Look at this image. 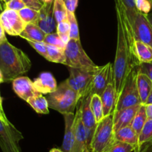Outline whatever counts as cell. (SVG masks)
<instances>
[{
  "label": "cell",
  "instance_id": "cell-1",
  "mask_svg": "<svg viewBox=\"0 0 152 152\" xmlns=\"http://www.w3.org/2000/svg\"><path fill=\"white\" fill-rule=\"evenodd\" d=\"M115 8L117 19V45L115 61L113 64V84L116 101L128 74L140 63L136 52L134 31L127 16L126 9L120 0H115Z\"/></svg>",
  "mask_w": 152,
  "mask_h": 152
},
{
  "label": "cell",
  "instance_id": "cell-2",
  "mask_svg": "<svg viewBox=\"0 0 152 152\" xmlns=\"http://www.w3.org/2000/svg\"><path fill=\"white\" fill-rule=\"evenodd\" d=\"M31 67V62L28 55L21 49L8 41L0 43V70L4 82H11L25 73Z\"/></svg>",
  "mask_w": 152,
  "mask_h": 152
},
{
  "label": "cell",
  "instance_id": "cell-3",
  "mask_svg": "<svg viewBox=\"0 0 152 152\" xmlns=\"http://www.w3.org/2000/svg\"><path fill=\"white\" fill-rule=\"evenodd\" d=\"M49 107L58 111L63 115L74 113L78 102H80L78 93L72 90L63 81L57 90L46 97Z\"/></svg>",
  "mask_w": 152,
  "mask_h": 152
},
{
  "label": "cell",
  "instance_id": "cell-4",
  "mask_svg": "<svg viewBox=\"0 0 152 152\" xmlns=\"http://www.w3.org/2000/svg\"><path fill=\"white\" fill-rule=\"evenodd\" d=\"M66 64L68 67L95 72L100 66L94 64L81 46V40L70 39L65 48Z\"/></svg>",
  "mask_w": 152,
  "mask_h": 152
},
{
  "label": "cell",
  "instance_id": "cell-5",
  "mask_svg": "<svg viewBox=\"0 0 152 152\" xmlns=\"http://www.w3.org/2000/svg\"><path fill=\"white\" fill-rule=\"evenodd\" d=\"M116 141L112 113L97 124L90 145V152H107Z\"/></svg>",
  "mask_w": 152,
  "mask_h": 152
},
{
  "label": "cell",
  "instance_id": "cell-6",
  "mask_svg": "<svg viewBox=\"0 0 152 152\" xmlns=\"http://www.w3.org/2000/svg\"><path fill=\"white\" fill-rule=\"evenodd\" d=\"M139 66L133 69L131 72L128 74L123 89L116 101L113 112L121 110L129 107L142 104L137 84V75L139 73Z\"/></svg>",
  "mask_w": 152,
  "mask_h": 152
},
{
  "label": "cell",
  "instance_id": "cell-7",
  "mask_svg": "<svg viewBox=\"0 0 152 152\" xmlns=\"http://www.w3.org/2000/svg\"><path fill=\"white\" fill-rule=\"evenodd\" d=\"M69 77L64 82L69 88L78 93L81 101L88 96V88L94 72H89L71 67H69Z\"/></svg>",
  "mask_w": 152,
  "mask_h": 152
},
{
  "label": "cell",
  "instance_id": "cell-8",
  "mask_svg": "<svg viewBox=\"0 0 152 152\" xmlns=\"http://www.w3.org/2000/svg\"><path fill=\"white\" fill-rule=\"evenodd\" d=\"M110 82H113V64L108 63L95 72L88 88V96H102Z\"/></svg>",
  "mask_w": 152,
  "mask_h": 152
},
{
  "label": "cell",
  "instance_id": "cell-9",
  "mask_svg": "<svg viewBox=\"0 0 152 152\" xmlns=\"http://www.w3.org/2000/svg\"><path fill=\"white\" fill-rule=\"evenodd\" d=\"M23 134L13 124H5L0 120V147H7L14 152H21L20 142Z\"/></svg>",
  "mask_w": 152,
  "mask_h": 152
},
{
  "label": "cell",
  "instance_id": "cell-10",
  "mask_svg": "<svg viewBox=\"0 0 152 152\" xmlns=\"http://www.w3.org/2000/svg\"><path fill=\"white\" fill-rule=\"evenodd\" d=\"M0 23L5 33L11 36H20L27 25L22 20L18 11L9 9H5L0 14Z\"/></svg>",
  "mask_w": 152,
  "mask_h": 152
},
{
  "label": "cell",
  "instance_id": "cell-11",
  "mask_svg": "<svg viewBox=\"0 0 152 152\" xmlns=\"http://www.w3.org/2000/svg\"><path fill=\"white\" fill-rule=\"evenodd\" d=\"M136 40H140L152 47V26L145 14L137 12L131 23Z\"/></svg>",
  "mask_w": 152,
  "mask_h": 152
},
{
  "label": "cell",
  "instance_id": "cell-12",
  "mask_svg": "<svg viewBox=\"0 0 152 152\" xmlns=\"http://www.w3.org/2000/svg\"><path fill=\"white\" fill-rule=\"evenodd\" d=\"M70 152H90L87 145L85 128L81 119V105L75 114V136Z\"/></svg>",
  "mask_w": 152,
  "mask_h": 152
},
{
  "label": "cell",
  "instance_id": "cell-13",
  "mask_svg": "<svg viewBox=\"0 0 152 152\" xmlns=\"http://www.w3.org/2000/svg\"><path fill=\"white\" fill-rule=\"evenodd\" d=\"M90 102H91V96H88L80 101V105L81 107V119H82L83 124L84 125L86 134H87V145H88L89 149H90V145L93 134L97 126L96 119L91 110Z\"/></svg>",
  "mask_w": 152,
  "mask_h": 152
},
{
  "label": "cell",
  "instance_id": "cell-14",
  "mask_svg": "<svg viewBox=\"0 0 152 152\" xmlns=\"http://www.w3.org/2000/svg\"><path fill=\"white\" fill-rule=\"evenodd\" d=\"M53 3L43 4L39 11V18L36 23L46 34L56 31L57 23L53 13Z\"/></svg>",
  "mask_w": 152,
  "mask_h": 152
},
{
  "label": "cell",
  "instance_id": "cell-15",
  "mask_svg": "<svg viewBox=\"0 0 152 152\" xmlns=\"http://www.w3.org/2000/svg\"><path fill=\"white\" fill-rule=\"evenodd\" d=\"M141 104L129 107L121 110L114 111L113 113V129L114 132L125 127L131 125L134 117L137 115Z\"/></svg>",
  "mask_w": 152,
  "mask_h": 152
},
{
  "label": "cell",
  "instance_id": "cell-16",
  "mask_svg": "<svg viewBox=\"0 0 152 152\" xmlns=\"http://www.w3.org/2000/svg\"><path fill=\"white\" fill-rule=\"evenodd\" d=\"M12 85L13 90L16 94L26 102L31 97L40 94L35 89L33 81L28 77H18L12 81Z\"/></svg>",
  "mask_w": 152,
  "mask_h": 152
},
{
  "label": "cell",
  "instance_id": "cell-17",
  "mask_svg": "<svg viewBox=\"0 0 152 152\" xmlns=\"http://www.w3.org/2000/svg\"><path fill=\"white\" fill-rule=\"evenodd\" d=\"M34 86L40 94H50L57 90V81L50 72H42L33 81Z\"/></svg>",
  "mask_w": 152,
  "mask_h": 152
},
{
  "label": "cell",
  "instance_id": "cell-18",
  "mask_svg": "<svg viewBox=\"0 0 152 152\" xmlns=\"http://www.w3.org/2000/svg\"><path fill=\"white\" fill-rule=\"evenodd\" d=\"M64 116L65 122V133L61 149L64 152H70L75 136V114L66 113Z\"/></svg>",
  "mask_w": 152,
  "mask_h": 152
},
{
  "label": "cell",
  "instance_id": "cell-19",
  "mask_svg": "<svg viewBox=\"0 0 152 152\" xmlns=\"http://www.w3.org/2000/svg\"><path fill=\"white\" fill-rule=\"evenodd\" d=\"M102 106H103L104 116H109L113 113L116 104V93L113 82H110L106 89L101 96Z\"/></svg>",
  "mask_w": 152,
  "mask_h": 152
},
{
  "label": "cell",
  "instance_id": "cell-20",
  "mask_svg": "<svg viewBox=\"0 0 152 152\" xmlns=\"http://www.w3.org/2000/svg\"><path fill=\"white\" fill-rule=\"evenodd\" d=\"M46 34L34 23H28L26 25L24 31L20 34V37L30 41L43 42Z\"/></svg>",
  "mask_w": 152,
  "mask_h": 152
},
{
  "label": "cell",
  "instance_id": "cell-21",
  "mask_svg": "<svg viewBox=\"0 0 152 152\" xmlns=\"http://www.w3.org/2000/svg\"><path fill=\"white\" fill-rule=\"evenodd\" d=\"M137 89L142 104H145L152 90V81L146 75L139 72L137 75Z\"/></svg>",
  "mask_w": 152,
  "mask_h": 152
},
{
  "label": "cell",
  "instance_id": "cell-22",
  "mask_svg": "<svg viewBox=\"0 0 152 152\" xmlns=\"http://www.w3.org/2000/svg\"><path fill=\"white\" fill-rule=\"evenodd\" d=\"M115 139L116 141L128 143L134 146V148L138 142V136L135 131L130 126L125 127L115 132Z\"/></svg>",
  "mask_w": 152,
  "mask_h": 152
},
{
  "label": "cell",
  "instance_id": "cell-23",
  "mask_svg": "<svg viewBox=\"0 0 152 152\" xmlns=\"http://www.w3.org/2000/svg\"><path fill=\"white\" fill-rule=\"evenodd\" d=\"M27 102L37 113L48 114L49 113V103L46 97L42 96V94L31 97L27 101Z\"/></svg>",
  "mask_w": 152,
  "mask_h": 152
},
{
  "label": "cell",
  "instance_id": "cell-24",
  "mask_svg": "<svg viewBox=\"0 0 152 152\" xmlns=\"http://www.w3.org/2000/svg\"><path fill=\"white\" fill-rule=\"evenodd\" d=\"M136 52H137V58L142 63H151L152 62V47L146 43L140 40L135 41Z\"/></svg>",
  "mask_w": 152,
  "mask_h": 152
},
{
  "label": "cell",
  "instance_id": "cell-25",
  "mask_svg": "<svg viewBox=\"0 0 152 152\" xmlns=\"http://www.w3.org/2000/svg\"><path fill=\"white\" fill-rule=\"evenodd\" d=\"M148 118L147 115H146L145 105L141 104L131 125L133 129H134V131L136 132V134L138 136V138Z\"/></svg>",
  "mask_w": 152,
  "mask_h": 152
},
{
  "label": "cell",
  "instance_id": "cell-26",
  "mask_svg": "<svg viewBox=\"0 0 152 152\" xmlns=\"http://www.w3.org/2000/svg\"><path fill=\"white\" fill-rule=\"evenodd\" d=\"M46 48H47L48 61H51V62L64 64L65 65V49L47 44H46Z\"/></svg>",
  "mask_w": 152,
  "mask_h": 152
},
{
  "label": "cell",
  "instance_id": "cell-27",
  "mask_svg": "<svg viewBox=\"0 0 152 152\" xmlns=\"http://www.w3.org/2000/svg\"><path fill=\"white\" fill-rule=\"evenodd\" d=\"M90 106H91V110L93 111L95 119H96V123L98 124L104 118L101 96L97 94H94L91 96Z\"/></svg>",
  "mask_w": 152,
  "mask_h": 152
},
{
  "label": "cell",
  "instance_id": "cell-28",
  "mask_svg": "<svg viewBox=\"0 0 152 152\" xmlns=\"http://www.w3.org/2000/svg\"><path fill=\"white\" fill-rule=\"evenodd\" d=\"M53 13L57 24L64 21H67V8L64 0H54Z\"/></svg>",
  "mask_w": 152,
  "mask_h": 152
},
{
  "label": "cell",
  "instance_id": "cell-29",
  "mask_svg": "<svg viewBox=\"0 0 152 152\" xmlns=\"http://www.w3.org/2000/svg\"><path fill=\"white\" fill-rule=\"evenodd\" d=\"M18 13L22 20L26 24H28V23H34V24H36L38 18H39V11L28 8V7H26V8H23L20 11H19Z\"/></svg>",
  "mask_w": 152,
  "mask_h": 152
},
{
  "label": "cell",
  "instance_id": "cell-30",
  "mask_svg": "<svg viewBox=\"0 0 152 152\" xmlns=\"http://www.w3.org/2000/svg\"><path fill=\"white\" fill-rule=\"evenodd\" d=\"M151 140H152V119H148L139 136L138 142L135 148Z\"/></svg>",
  "mask_w": 152,
  "mask_h": 152
},
{
  "label": "cell",
  "instance_id": "cell-31",
  "mask_svg": "<svg viewBox=\"0 0 152 152\" xmlns=\"http://www.w3.org/2000/svg\"><path fill=\"white\" fill-rule=\"evenodd\" d=\"M67 20L69 25V37L73 40H80L79 29H78V24L77 19H76L75 13H72L68 11L67 13Z\"/></svg>",
  "mask_w": 152,
  "mask_h": 152
},
{
  "label": "cell",
  "instance_id": "cell-32",
  "mask_svg": "<svg viewBox=\"0 0 152 152\" xmlns=\"http://www.w3.org/2000/svg\"><path fill=\"white\" fill-rule=\"evenodd\" d=\"M56 32L62 41L65 44H67L69 41V25L68 20L67 21H64L57 24Z\"/></svg>",
  "mask_w": 152,
  "mask_h": 152
},
{
  "label": "cell",
  "instance_id": "cell-33",
  "mask_svg": "<svg viewBox=\"0 0 152 152\" xmlns=\"http://www.w3.org/2000/svg\"><path fill=\"white\" fill-rule=\"evenodd\" d=\"M43 42L47 45L57 46V47L61 48L63 49H65L66 46V44H65L62 41V40L56 31L53 32V33L47 34Z\"/></svg>",
  "mask_w": 152,
  "mask_h": 152
},
{
  "label": "cell",
  "instance_id": "cell-34",
  "mask_svg": "<svg viewBox=\"0 0 152 152\" xmlns=\"http://www.w3.org/2000/svg\"><path fill=\"white\" fill-rule=\"evenodd\" d=\"M136 9L141 14L148 15L152 11V3L150 0H134Z\"/></svg>",
  "mask_w": 152,
  "mask_h": 152
},
{
  "label": "cell",
  "instance_id": "cell-35",
  "mask_svg": "<svg viewBox=\"0 0 152 152\" xmlns=\"http://www.w3.org/2000/svg\"><path fill=\"white\" fill-rule=\"evenodd\" d=\"M134 151V146L128 143L116 141L107 152H133Z\"/></svg>",
  "mask_w": 152,
  "mask_h": 152
},
{
  "label": "cell",
  "instance_id": "cell-36",
  "mask_svg": "<svg viewBox=\"0 0 152 152\" xmlns=\"http://www.w3.org/2000/svg\"><path fill=\"white\" fill-rule=\"evenodd\" d=\"M120 1L123 3L125 9H126L127 16H128L130 23H131L134 20L136 14L138 12L136 9L134 0H120Z\"/></svg>",
  "mask_w": 152,
  "mask_h": 152
},
{
  "label": "cell",
  "instance_id": "cell-37",
  "mask_svg": "<svg viewBox=\"0 0 152 152\" xmlns=\"http://www.w3.org/2000/svg\"><path fill=\"white\" fill-rule=\"evenodd\" d=\"M27 42L33 49H34L41 56H43L48 61L47 48H46V44L44 42H34L30 41V40H27Z\"/></svg>",
  "mask_w": 152,
  "mask_h": 152
},
{
  "label": "cell",
  "instance_id": "cell-38",
  "mask_svg": "<svg viewBox=\"0 0 152 152\" xmlns=\"http://www.w3.org/2000/svg\"><path fill=\"white\" fill-rule=\"evenodd\" d=\"M26 5L23 2V0H10L8 3L5 5V9L19 11L23 8H26Z\"/></svg>",
  "mask_w": 152,
  "mask_h": 152
},
{
  "label": "cell",
  "instance_id": "cell-39",
  "mask_svg": "<svg viewBox=\"0 0 152 152\" xmlns=\"http://www.w3.org/2000/svg\"><path fill=\"white\" fill-rule=\"evenodd\" d=\"M139 72L146 75L152 81V62L140 64L139 66Z\"/></svg>",
  "mask_w": 152,
  "mask_h": 152
},
{
  "label": "cell",
  "instance_id": "cell-40",
  "mask_svg": "<svg viewBox=\"0 0 152 152\" xmlns=\"http://www.w3.org/2000/svg\"><path fill=\"white\" fill-rule=\"evenodd\" d=\"M23 2H24L26 7L38 11H40L43 5L40 0H23Z\"/></svg>",
  "mask_w": 152,
  "mask_h": 152
},
{
  "label": "cell",
  "instance_id": "cell-41",
  "mask_svg": "<svg viewBox=\"0 0 152 152\" xmlns=\"http://www.w3.org/2000/svg\"><path fill=\"white\" fill-rule=\"evenodd\" d=\"M64 3L66 7L67 11L72 13H75L76 8L78 7V0H64Z\"/></svg>",
  "mask_w": 152,
  "mask_h": 152
},
{
  "label": "cell",
  "instance_id": "cell-42",
  "mask_svg": "<svg viewBox=\"0 0 152 152\" xmlns=\"http://www.w3.org/2000/svg\"><path fill=\"white\" fill-rule=\"evenodd\" d=\"M0 120L2 121V122H4L5 124H7V125L11 123L8 120V118H7L6 115L5 113V111H4L3 105H2V98L1 96V95H0Z\"/></svg>",
  "mask_w": 152,
  "mask_h": 152
},
{
  "label": "cell",
  "instance_id": "cell-43",
  "mask_svg": "<svg viewBox=\"0 0 152 152\" xmlns=\"http://www.w3.org/2000/svg\"><path fill=\"white\" fill-rule=\"evenodd\" d=\"M145 105L146 115H147L148 119H152V104Z\"/></svg>",
  "mask_w": 152,
  "mask_h": 152
},
{
  "label": "cell",
  "instance_id": "cell-44",
  "mask_svg": "<svg viewBox=\"0 0 152 152\" xmlns=\"http://www.w3.org/2000/svg\"><path fill=\"white\" fill-rule=\"evenodd\" d=\"M6 40L7 38L6 35H5V31L3 28H2L1 23H0V43H2V42H4Z\"/></svg>",
  "mask_w": 152,
  "mask_h": 152
},
{
  "label": "cell",
  "instance_id": "cell-45",
  "mask_svg": "<svg viewBox=\"0 0 152 152\" xmlns=\"http://www.w3.org/2000/svg\"><path fill=\"white\" fill-rule=\"evenodd\" d=\"M152 104V90L151 92L150 95H149L148 98L147 99V102H146L145 104Z\"/></svg>",
  "mask_w": 152,
  "mask_h": 152
},
{
  "label": "cell",
  "instance_id": "cell-46",
  "mask_svg": "<svg viewBox=\"0 0 152 152\" xmlns=\"http://www.w3.org/2000/svg\"><path fill=\"white\" fill-rule=\"evenodd\" d=\"M146 17H147L149 23H151V25L152 26V11H151V13H149L148 15H146Z\"/></svg>",
  "mask_w": 152,
  "mask_h": 152
},
{
  "label": "cell",
  "instance_id": "cell-47",
  "mask_svg": "<svg viewBox=\"0 0 152 152\" xmlns=\"http://www.w3.org/2000/svg\"><path fill=\"white\" fill-rule=\"evenodd\" d=\"M4 10H5V5L2 2V0H0V14H2V12Z\"/></svg>",
  "mask_w": 152,
  "mask_h": 152
},
{
  "label": "cell",
  "instance_id": "cell-48",
  "mask_svg": "<svg viewBox=\"0 0 152 152\" xmlns=\"http://www.w3.org/2000/svg\"><path fill=\"white\" fill-rule=\"evenodd\" d=\"M49 152H64L62 151V149L61 148H55L51 149Z\"/></svg>",
  "mask_w": 152,
  "mask_h": 152
},
{
  "label": "cell",
  "instance_id": "cell-49",
  "mask_svg": "<svg viewBox=\"0 0 152 152\" xmlns=\"http://www.w3.org/2000/svg\"><path fill=\"white\" fill-rule=\"evenodd\" d=\"M54 0H43V4H50L53 3Z\"/></svg>",
  "mask_w": 152,
  "mask_h": 152
},
{
  "label": "cell",
  "instance_id": "cell-50",
  "mask_svg": "<svg viewBox=\"0 0 152 152\" xmlns=\"http://www.w3.org/2000/svg\"><path fill=\"white\" fill-rule=\"evenodd\" d=\"M4 82V80H3V75H2V73L0 70V84H2V83Z\"/></svg>",
  "mask_w": 152,
  "mask_h": 152
},
{
  "label": "cell",
  "instance_id": "cell-51",
  "mask_svg": "<svg viewBox=\"0 0 152 152\" xmlns=\"http://www.w3.org/2000/svg\"><path fill=\"white\" fill-rule=\"evenodd\" d=\"M9 1H10V0H2V2H3L4 5H5V4H6V3H8V2H9Z\"/></svg>",
  "mask_w": 152,
  "mask_h": 152
},
{
  "label": "cell",
  "instance_id": "cell-52",
  "mask_svg": "<svg viewBox=\"0 0 152 152\" xmlns=\"http://www.w3.org/2000/svg\"><path fill=\"white\" fill-rule=\"evenodd\" d=\"M150 1H151V3H152V0H150Z\"/></svg>",
  "mask_w": 152,
  "mask_h": 152
},
{
  "label": "cell",
  "instance_id": "cell-53",
  "mask_svg": "<svg viewBox=\"0 0 152 152\" xmlns=\"http://www.w3.org/2000/svg\"><path fill=\"white\" fill-rule=\"evenodd\" d=\"M40 1H41V2H43V0H40Z\"/></svg>",
  "mask_w": 152,
  "mask_h": 152
},
{
  "label": "cell",
  "instance_id": "cell-54",
  "mask_svg": "<svg viewBox=\"0 0 152 152\" xmlns=\"http://www.w3.org/2000/svg\"></svg>",
  "mask_w": 152,
  "mask_h": 152
}]
</instances>
